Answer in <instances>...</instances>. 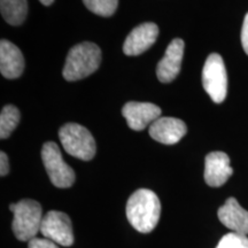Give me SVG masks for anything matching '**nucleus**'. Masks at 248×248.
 <instances>
[{"instance_id":"nucleus-1","label":"nucleus","mask_w":248,"mask_h":248,"mask_svg":"<svg viewBox=\"0 0 248 248\" xmlns=\"http://www.w3.org/2000/svg\"><path fill=\"white\" fill-rule=\"evenodd\" d=\"M161 202L153 191L140 188L133 192L126 202V217L136 230L150 233L159 223Z\"/></svg>"},{"instance_id":"nucleus-2","label":"nucleus","mask_w":248,"mask_h":248,"mask_svg":"<svg viewBox=\"0 0 248 248\" xmlns=\"http://www.w3.org/2000/svg\"><path fill=\"white\" fill-rule=\"evenodd\" d=\"M100 62L101 51L99 46L91 42L80 43L70 48L62 75L69 82L83 79L94 73Z\"/></svg>"},{"instance_id":"nucleus-3","label":"nucleus","mask_w":248,"mask_h":248,"mask_svg":"<svg viewBox=\"0 0 248 248\" xmlns=\"http://www.w3.org/2000/svg\"><path fill=\"white\" fill-rule=\"evenodd\" d=\"M9 209L14 214L13 232L20 241H29L40 232L44 216L39 202L31 199H23L17 203H12Z\"/></svg>"},{"instance_id":"nucleus-4","label":"nucleus","mask_w":248,"mask_h":248,"mask_svg":"<svg viewBox=\"0 0 248 248\" xmlns=\"http://www.w3.org/2000/svg\"><path fill=\"white\" fill-rule=\"evenodd\" d=\"M59 138L64 151L71 156L83 161L94 157L97 145L91 132L77 123H67L59 131Z\"/></svg>"},{"instance_id":"nucleus-5","label":"nucleus","mask_w":248,"mask_h":248,"mask_svg":"<svg viewBox=\"0 0 248 248\" xmlns=\"http://www.w3.org/2000/svg\"><path fill=\"white\" fill-rule=\"evenodd\" d=\"M202 85L214 102L221 104L224 101L228 93V75L224 61L219 54L212 53L204 62Z\"/></svg>"},{"instance_id":"nucleus-6","label":"nucleus","mask_w":248,"mask_h":248,"mask_svg":"<svg viewBox=\"0 0 248 248\" xmlns=\"http://www.w3.org/2000/svg\"><path fill=\"white\" fill-rule=\"evenodd\" d=\"M42 160L52 184L57 187H70L75 182V172L64 162L60 148L55 142H45L42 148Z\"/></svg>"},{"instance_id":"nucleus-7","label":"nucleus","mask_w":248,"mask_h":248,"mask_svg":"<svg viewBox=\"0 0 248 248\" xmlns=\"http://www.w3.org/2000/svg\"><path fill=\"white\" fill-rule=\"evenodd\" d=\"M44 238L52 240L59 246L69 247L74 244V231L70 217L66 213L51 210L44 216L40 226Z\"/></svg>"},{"instance_id":"nucleus-8","label":"nucleus","mask_w":248,"mask_h":248,"mask_svg":"<svg viewBox=\"0 0 248 248\" xmlns=\"http://www.w3.org/2000/svg\"><path fill=\"white\" fill-rule=\"evenodd\" d=\"M161 108L151 102L130 101L124 105L122 114L132 130L140 131L161 117Z\"/></svg>"},{"instance_id":"nucleus-9","label":"nucleus","mask_w":248,"mask_h":248,"mask_svg":"<svg viewBox=\"0 0 248 248\" xmlns=\"http://www.w3.org/2000/svg\"><path fill=\"white\" fill-rule=\"evenodd\" d=\"M159 36V28L153 22L139 24L126 37L123 51L126 55H139L147 51Z\"/></svg>"},{"instance_id":"nucleus-10","label":"nucleus","mask_w":248,"mask_h":248,"mask_svg":"<svg viewBox=\"0 0 248 248\" xmlns=\"http://www.w3.org/2000/svg\"><path fill=\"white\" fill-rule=\"evenodd\" d=\"M183 55H184V40L175 38L167 47L166 54L156 67V75L160 82L170 83L177 77L181 71Z\"/></svg>"},{"instance_id":"nucleus-11","label":"nucleus","mask_w":248,"mask_h":248,"mask_svg":"<svg viewBox=\"0 0 248 248\" xmlns=\"http://www.w3.org/2000/svg\"><path fill=\"white\" fill-rule=\"evenodd\" d=\"M233 173L230 159L224 152H212L204 159V181L212 187L224 185Z\"/></svg>"},{"instance_id":"nucleus-12","label":"nucleus","mask_w":248,"mask_h":248,"mask_svg":"<svg viewBox=\"0 0 248 248\" xmlns=\"http://www.w3.org/2000/svg\"><path fill=\"white\" fill-rule=\"evenodd\" d=\"M186 132V124L175 117H160L150 125L151 137L164 145L177 144Z\"/></svg>"},{"instance_id":"nucleus-13","label":"nucleus","mask_w":248,"mask_h":248,"mask_svg":"<svg viewBox=\"0 0 248 248\" xmlns=\"http://www.w3.org/2000/svg\"><path fill=\"white\" fill-rule=\"evenodd\" d=\"M223 225L240 234H248V212L234 198H229L217 212Z\"/></svg>"},{"instance_id":"nucleus-14","label":"nucleus","mask_w":248,"mask_h":248,"mask_svg":"<svg viewBox=\"0 0 248 248\" xmlns=\"http://www.w3.org/2000/svg\"><path fill=\"white\" fill-rule=\"evenodd\" d=\"M24 69V58L16 45L9 40L0 42V71L8 79L17 78Z\"/></svg>"},{"instance_id":"nucleus-15","label":"nucleus","mask_w":248,"mask_h":248,"mask_svg":"<svg viewBox=\"0 0 248 248\" xmlns=\"http://www.w3.org/2000/svg\"><path fill=\"white\" fill-rule=\"evenodd\" d=\"M0 11L6 22L20 26L28 15L27 0H0Z\"/></svg>"},{"instance_id":"nucleus-16","label":"nucleus","mask_w":248,"mask_h":248,"mask_svg":"<svg viewBox=\"0 0 248 248\" xmlns=\"http://www.w3.org/2000/svg\"><path fill=\"white\" fill-rule=\"evenodd\" d=\"M20 119V110L13 105H7L2 108L0 114V138H8L11 133L16 129Z\"/></svg>"},{"instance_id":"nucleus-17","label":"nucleus","mask_w":248,"mask_h":248,"mask_svg":"<svg viewBox=\"0 0 248 248\" xmlns=\"http://www.w3.org/2000/svg\"><path fill=\"white\" fill-rule=\"evenodd\" d=\"M85 7L100 16H111L117 9L119 0H83Z\"/></svg>"},{"instance_id":"nucleus-18","label":"nucleus","mask_w":248,"mask_h":248,"mask_svg":"<svg viewBox=\"0 0 248 248\" xmlns=\"http://www.w3.org/2000/svg\"><path fill=\"white\" fill-rule=\"evenodd\" d=\"M216 248H248V238L245 234L230 232L223 235Z\"/></svg>"},{"instance_id":"nucleus-19","label":"nucleus","mask_w":248,"mask_h":248,"mask_svg":"<svg viewBox=\"0 0 248 248\" xmlns=\"http://www.w3.org/2000/svg\"><path fill=\"white\" fill-rule=\"evenodd\" d=\"M28 248H60L58 244L47 238H33L28 243Z\"/></svg>"},{"instance_id":"nucleus-20","label":"nucleus","mask_w":248,"mask_h":248,"mask_svg":"<svg viewBox=\"0 0 248 248\" xmlns=\"http://www.w3.org/2000/svg\"><path fill=\"white\" fill-rule=\"evenodd\" d=\"M241 45H243L244 51L248 55V13L244 18L243 29H241Z\"/></svg>"},{"instance_id":"nucleus-21","label":"nucleus","mask_w":248,"mask_h":248,"mask_svg":"<svg viewBox=\"0 0 248 248\" xmlns=\"http://www.w3.org/2000/svg\"><path fill=\"white\" fill-rule=\"evenodd\" d=\"M9 171V161L8 156L5 152H1L0 153V175L4 177Z\"/></svg>"},{"instance_id":"nucleus-22","label":"nucleus","mask_w":248,"mask_h":248,"mask_svg":"<svg viewBox=\"0 0 248 248\" xmlns=\"http://www.w3.org/2000/svg\"><path fill=\"white\" fill-rule=\"evenodd\" d=\"M39 1L42 2L43 5H45V6H49V5L53 4L54 0H39Z\"/></svg>"}]
</instances>
